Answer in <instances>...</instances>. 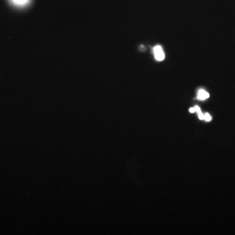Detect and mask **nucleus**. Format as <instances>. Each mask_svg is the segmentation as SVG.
Instances as JSON below:
<instances>
[{"label": "nucleus", "instance_id": "nucleus-6", "mask_svg": "<svg viewBox=\"0 0 235 235\" xmlns=\"http://www.w3.org/2000/svg\"><path fill=\"white\" fill-rule=\"evenodd\" d=\"M194 108H195V112H201V109L198 106H196L195 107H194Z\"/></svg>", "mask_w": 235, "mask_h": 235}, {"label": "nucleus", "instance_id": "nucleus-5", "mask_svg": "<svg viewBox=\"0 0 235 235\" xmlns=\"http://www.w3.org/2000/svg\"><path fill=\"white\" fill-rule=\"evenodd\" d=\"M198 116H199V118L201 120H204V115H203V113L201 112H198Z\"/></svg>", "mask_w": 235, "mask_h": 235}, {"label": "nucleus", "instance_id": "nucleus-4", "mask_svg": "<svg viewBox=\"0 0 235 235\" xmlns=\"http://www.w3.org/2000/svg\"><path fill=\"white\" fill-rule=\"evenodd\" d=\"M204 119L207 121V122H209V121H210L212 120V118L209 114L206 113L205 115H204Z\"/></svg>", "mask_w": 235, "mask_h": 235}, {"label": "nucleus", "instance_id": "nucleus-2", "mask_svg": "<svg viewBox=\"0 0 235 235\" xmlns=\"http://www.w3.org/2000/svg\"><path fill=\"white\" fill-rule=\"evenodd\" d=\"M14 5L19 7H22L27 6L29 3H30L31 0H10Z\"/></svg>", "mask_w": 235, "mask_h": 235}, {"label": "nucleus", "instance_id": "nucleus-3", "mask_svg": "<svg viewBox=\"0 0 235 235\" xmlns=\"http://www.w3.org/2000/svg\"><path fill=\"white\" fill-rule=\"evenodd\" d=\"M208 97H209V94H208L207 91H205L203 90H200L199 91V92H198L197 98L200 100H204Z\"/></svg>", "mask_w": 235, "mask_h": 235}, {"label": "nucleus", "instance_id": "nucleus-1", "mask_svg": "<svg viewBox=\"0 0 235 235\" xmlns=\"http://www.w3.org/2000/svg\"><path fill=\"white\" fill-rule=\"evenodd\" d=\"M154 55L157 61H162L165 58V54L162 50V48L160 46H157L153 49Z\"/></svg>", "mask_w": 235, "mask_h": 235}, {"label": "nucleus", "instance_id": "nucleus-7", "mask_svg": "<svg viewBox=\"0 0 235 235\" xmlns=\"http://www.w3.org/2000/svg\"><path fill=\"white\" fill-rule=\"evenodd\" d=\"M189 112H192V113H193V112H195V108H191L189 109Z\"/></svg>", "mask_w": 235, "mask_h": 235}]
</instances>
